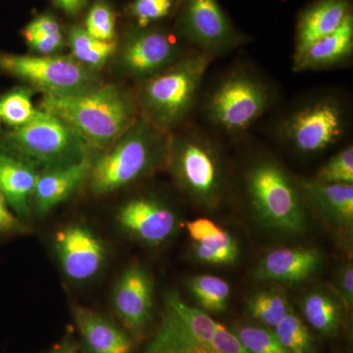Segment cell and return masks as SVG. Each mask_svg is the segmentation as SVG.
Wrapping results in <instances>:
<instances>
[{"instance_id":"35","label":"cell","mask_w":353,"mask_h":353,"mask_svg":"<svg viewBox=\"0 0 353 353\" xmlns=\"http://www.w3.org/2000/svg\"><path fill=\"white\" fill-rule=\"evenodd\" d=\"M222 229L223 228L208 218H199L187 223L188 233L194 243H199L212 234L219 233Z\"/></svg>"},{"instance_id":"20","label":"cell","mask_w":353,"mask_h":353,"mask_svg":"<svg viewBox=\"0 0 353 353\" xmlns=\"http://www.w3.org/2000/svg\"><path fill=\"white\" fill-rule=\"evenodd\" d=\"M350 13L348 0H318L308 7L297 25L294 59L318 39L336 31Z\"/></svg>"},{"instance_id":"17","label":"cell","mask_w":353,"mask_h":353,"mask_svg":"<svg viewBox=\"0 0 353 353\" xmlns=\"http://www.w3.org/2000/svg\"><path fill=\"white\" fill-rule=\"evenodd\" d=\"M322 260L321 252L314 248H278L261 260L255 277L264 281L301 282L319 269Z\"/></svg>"},{"instance_id":"39","label":"cell","mask_w":353,"mask_h":353,"mask_svg":"<svg viewBox=\"0 0 353 353\" xmlns=\"http://www.w3.org/2000/svg\"><path fill=\"white\" fill-rule=\"evenodd\" d=\"M57 353H75L73 350H63Z\"/></svg>"},{"instance_id":"15","label":"cell","mask_w":353,"mask_h":353,"mask_svg":"<svg viewBox=\"0 0 353 353\" xmlns=\"http://www.w3.org/2000/svg\"><path fill=\"white\" fill-rule=\"evenodd\" d=\"M118 221L128 233L152 245L169 240L178 222L174 211L153 196H139L128 201L121 208Z\"/></svg>"},{"instance_id":"31","label":"cell","mask_w":353,"mask_h":353,"mask_svg":"<svg viewBox=\"0 0 353 353\" xmlns=\"http://www.w3.org/2000/svg\"><path fill=\"white\" fill-rule=\"evenodd\" d=\"M83 28L95 39L104 41H117L115 12L104 0H97L90 6Z\"/></svg>"},{"instance_id":"19","label":"cell","mask_w":353,"mask_h":353,"mask_svg":"<svg viewBox=\"0 0 353 353\" xmlns=\"http://www.w3.org/2000/svg\"><path fill=\"white\" fill-rule=\"evenodd\" d=\"M92 164V158L88 157L69 166L41 171L34 192V201L39 214L50 212L66 201L88 180Z\"/></svg>"},{"instance_id":"3","label":"cell","mask_w":353,"mask_h":353,"mask_svg":"<svg viewBox=\"0 0 353 353\" xmlns=\"http://www.w3.org/2000/svg\"><path fill=\"white\" fill-rule=\"evenodd\" d=\"M213 58L196 50L139 83L136 94L139 115L167 134L185 122Z\"/></svg>"},{"instance_id":"14","label":"cell","mask_w":353,"mask_h":353,"mask_svg":"<svg viewBox=\"0 0 353 353\" xmlns=\"http://www.w3.org/2000/svg\"><path fill=\"white\" fill-rule=\"evenodd\" d=\"M55 248L64 273L77 282L94 277L105 255L101 241L81 225H71L58 231Z\"/></svg>"},{"instance_id":"40","label":"cell","mask_w":353,"mask_h":353,"mask_svg":"<svg viewBox=\"0 0 353 353\" xmlns=\"http://www.w3.org/2000/svg\"><path fill=\"white\" fill-rule=\"evenodd\" d=\"M0 123H1V116H0Z\"/></svg>"},{"instance_id":"25","label":"cell","mask_w":353,"mask_h":353,"mask_svg":"<svg viewBox=\"0 0 353 353\" xmlns=\"http://www.w3.org/2000/svg\"><path fill=\"white\" fill-rule=\"evenodd\" d=\"M22 36L30 50L39 55L57 54L65 43L61 25L50 13L41 14L30 21Z\"/></svg>"},{"instance_id":"37","label":"cell","mask_w":353,"mask_h":353,"mask_svg":"<svg viewBox=\"0 0 353 353\" xmlns=\"http://www.w3.org/2000/svg\"><path fill=\"white\" fill-rule=\"evenodd\" d=\"M23 229L19 218L14 214L0 192V233H13Z\"/></svg>"},{"instance_id":"22","label":"cell","mask_w":353,"mask_h":353,"mask_svg":"<svg viewBox=\"0 0 353 353\" xmlns=\"http://www.w3.org/2000/svg\"><path fill=\"white\" fill-rule=\"evenodd\" d=\"M74 317L90 352L131 353V338L101 315L90 309L77 307Z\"/></svg>"},{"instance_id":"2","label":"cell","mask_w":353,"mask_h":353,"mask_svg":"<svg viewBox=\"0 0 353 353\" xmlns=\"http://www.w3.org/2000/svg\"><path fill=\"white\" fill-rule=\"evenodd\" d=\"M169 138L170 134L139 115L115 143L92 160L88 176L90 190L95 194H109L161 168L167 163Z\"/></svg>"},{"instance_id":"16","label":"cell","mask_w":353,"mask_h":353,"mask_svg":"<svg viewBox=\"0 0 353 353\" xmlns=\"http://www.w3.org/2000/svg\"><path fill=\"white\" fill-rule=\"evenodd\" d=\"M39 173L34 165L0 145V192L16 216L31 214Z\"/></svg>"},{"instance_id":"10","label":"cell","mask_w":353,"mask_h":353,"mask_svg":"<svg viewBox=\"0 0 353 353\" xmlns=\"http://www.w3.org/2000/svg\"><path fill=\"white\" fill-rule=\"evenodd\" d=\"M176 30L194 50L213 59L248 41L230 21L217 0H180Z\"/></svg>"},{"instance_id":"13","label":"cell","mask_w":353,"mask_h":353,"mask_svg":"<svg viewBox=\"0 0 353 353\" xmlns=\"http://www.w3.org/2000/svg\"><path fill=\"white\" fill-rule=\"evenodd\" d=\"M113 305L123 324L134 336H141L150 321L153 310V282L143 267L128 268L116 284Z\"/></svg>"},{"instance_id":"24","label":"cell","mask_w":353,"mask_h":353,"mask_svg":"<svg viewBox=\"0 0 353 353\" xmlns=\"http://www.w3.org/2000/svg\"><path fill=\"white\" fill-rule=\"evenodd\" d=\"M303 312L306 321L323 336H334L341 326V306L325 290H313L304 296Z\"/></svg>"},{"instance_id":"33","label":"cell","mask_w":353,"mask_h":353,"mask_svg":"<svg viewBox=\"0 0 353 353\" xmlns=\"http://www.w3.org/2000/svg\"><path fill=\"white\" fill-rule=\"evenodd\" d=\"M314 180L325 183L353 185V148L347 145L334 154L318 172Z\"/></svg>"},{"instance_id":"30","label":"cell","mask_w":353,"mask_h":353,"mask_svg":"<svg viewBox=\"0 0 353 353\" xmlns=\"http://www.w3.org/2000/svg\"><path fill=\"white\" fill-rule=\"evenodd\" d=\"M273 331L288 353L315 352V343L310 332L292 309L274 327Z\"/></svg>"},{"instance_id":"21","label":"cell","mask_w":353,"mask_h":353,"mask_svg":"<svg viewBox=\"0 0 353 353\" xmlns=\"http://www.w3.org/2000/svg\"><path fill=\"white\" fill-rule=\"evenodd\" d=\"M353 52V17L350 13L336 31L318 39L294 59V71H317L347 61Z\"/></svg>"},{"instance_id":"1","label":"cell","mask_w":353,"mask_h":353,"mask_svg":"<svg viewBox=\"0 0 353 353\" xmlns=\"http://www.w3.org/2000/svg\"><path fill=\"white\" fill-rule=\"evenodd\" d=\"M41 109L63 121L97 152L115 143L139 116L136 94L116 83L74 97L43 95Z\"/></svg>"},{"instance_id":"27","label":"cell","mask_w":353,"mask_h":353,"mask_svg":"<svg viewBox=\"0 0 353 353\" xmlns=\"http://www.w3.org/2000/svg\"><path fill=\"white\" fill-rule=\"evenodd\" d=\"M292 310L284 292L280 290H265L256 292L248 303V314L265 326L278 325Z\"/></svg>"},{"instance_id":"11","label":"cell","mask_w":353,"mask_h":353,"mask_svg":"<svg viewBox=\"0 0 353 353\" xmlns=\"http://www.w3.org/2000/svg\"><path fill=\"white\" fill-rule=\"evenodd\" d=\"M345 127L347 113L341 102L324 97L290 113L281 125L280 134L297 152L312 154L336 143Z\"/></svg>"},{"instance_id":"36","label":"cell","mask_w":353,"mask_h":353,"mask_svg":"<svg viewBox=\"0 0 353 353\" xmlns=\"http://www.w3.org/2000/svg\"><path fill=\"white\" fill-rule=\"evenodd\" d=\"M336 288L345 307L352 308L353 303V267L347 263L341 269L336 278Z\"/></svg>"},{"instance_id":"4","label":"cell","mask_w":353,"mask_h":353,"mask_svg":"<svg viewBox=\"0 0 353 353\" xmlns=\"http://www.w3.org/2000/svg\"><path fill=\"white\" fill-rule=\"evenodd\" d=\"M167 166L179 187L204 208H216L224 196L226 178L219 150L201 132L170 134Z\"/></svg>"},{"instance_id":"28","label":"cell","mask_w":353,"mask_h":353,"mask_svg":"<svg viewBox=\"0 0 353 353\" xmlns=\"http://www.w3.org/2000/svg\"><path fill=\"white\" fill-rule=\"evenodd\" d=\"M196 259L203 263L211 265H232L240 256L238 241L224 229L199 243H194Z\"/></svg>"},{"instance_id":"12","label":"cell","mask_w":353,"mask_h":353,"mask_svg":"<svg viewBox=\"0 0 353 353\" xmlns=\"http://www.w3.org/2000/svg\"><path fill=\"white\" fill-rule=\"evenodd\" d=\"M187 53L176 39L163 30L137 27L118 46L114 57L122 75L141 83Z\"/></svg>"},{"instance_id":"5","label":"cell","mask_w":353,"mask_h":353,"mask_svg":"<svg viewBox=\"0 0 353 353\" xmlns=\"http://www.w3.org/2000/svg\"><path fill=\"white\" fill-rule=\"evenodd\" d=\"M0 145L39 171L78 163L92 152L72 128L43 110L29 124L4 134Z\"/></svg>"},{"instance_id":"26","label":"cell","mask_w":353,"mask_h":353,"mask_svg":"<svg viewBox=\"0 0 353 353\" xmlns=\"http://www.w3.org/2000/svg\"><path fill=\"white\" fill-rule=\"evenodd\" d=\"M32 95V88L17 87L0 99V116L7 126L17 129L41 115V109L34 108Z\"/></svg>"},{"instance_id":"34","label":"cell","mask_w":353,"mask_h":353,"mask_svg":"<svg viewBox=\"0 0 353 353\" xmlns=\"http://www.w3.org/2000/svg\"><path fill=\"white\" fill-rule=\"evenodd\" d=\"M176 6H179L178 0H132L129 12L138 27L145 28L168 17Z\"/></svg>"},{"instance_id":"7","label":"cell","mask_w":353,"mask_h":353,"mask_svg":"<svg viewBox=\"0 0 353 353\" xmlns=\"http://www.w3.org/2000/svg\"><path fill=\"white\" fill-rule=\"evenodd\" d=\"M0 72L50 97H74L102 83L97 71L79 63L71 55L0 52Z\"/></svg>"},{"instance_id":"23","label":"cell","mask_w":353,"mask_h":353,"mask_svg":"<svg viewBox=\"0 0 353 353\" xmlns=\"http://www.w3.org/2000/svg\"><path fill=\"white\" fill-rule=\"evenodd\" d=\"M71 57L88 68L101 69L110 61L118 50L117 41H104L90 36L82 26H74L67 36Z\"/></svg>"},{"instance_id":"8","label":"cell","mask_w":353,"mask_h":353,"mask_svg":"<svg viewBox=\"0 0 353 353\" xmlns=\"http://www.w3.org/2000/svg\"><path fill=\"white\" fill-rule=\"evenodd\" d=\"M272 92L266 83L248 70L225 76L206 99L208 119L230 134L245 131L270 106Z\"/></svg>"},{"instance_id":"32","label":"cell","mask_w":353,"mask_h":353,"mask_svg":"<svg viewBox=\"0 0 353 353\" xmlns=\"http://www.w3.org/2000/svg\"><path fill=\"white\" fill-rule=\"evenodd\" d=\"M234 334L250 353H288L273 330L243 326L234 330Z\"/></svg>"},{"instance_id":"6","label":"cell","mask_w":353,"mask_h":353,"mask_svg":"<svg viewBox=\"0 0 353 353\" xmlns=\"http://www.w3.org/2000/svg\"><path fill=\"white\" fill-rule=\"evenodd\" d=\"M245 183L252 208L264 225L287 234L304 232L306 216L301 192L277 162L262 159L253 164Z\"/></svg>"},{"instance_id":"38","label":"cell","mask_w":353,"mask_h":353,"mask_svg":"<svg viewBox=\"0 0 353 353\" xmlns=\"http://www.w3.org/2000/svg\"><path fill=\"white\" fill-rule=\"evenodd\" d=\"M53 3L70 16H75L87 6L88 0H52Z\"/></svg>"},{"instance_id":"9","label":"cell","mask_w":353,"mask_h":353,"mask_svg":"<svg viewBox=\"0 0 353 353\" xmlns=\"http://www.w3.org/2000/svg\"><path fill=\"white\" fill-rule=\"evenodd\" d=\"M218 324L208 313L171 292L166 297L161 326L145 353H224L216 332Z\"/></svg>"},{"instance_id":"29","label":"cell","mask_w":353,"mask_h":353,"mask_svg":"<svg viewBox=\"0 0 353 353\" xmlns=\"http://www.w3.org/2000/svg\"><path fill=\"white\" fill-rule=\"evenodd\" d=\"M189 289L204 310L221 312L227 308L231 294L227 281L216 276H196L189 281Z\"/></svg>"},{"instance_id":"18","label":"cell","mask_w":353,"mask_h":353,"mask_svg":"<svg viewBox=\"0 0 353 353\" xmlns=\"http://www.w3.org/2000/svg\"><path fill=\"white\" fill-rule=\"evenodd\" d=\"M299 192L330 224L352 229L353 185L325 183L316 180L299 181Z\"/></svg>"}]
</instances>
